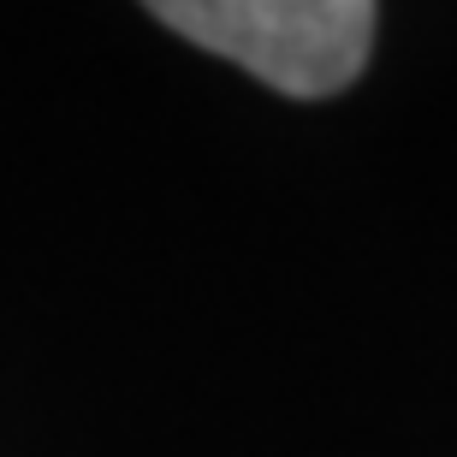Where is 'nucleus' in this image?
Returning a JSON list of instances; mask_svg holds the SVG:
<instances>
[{
	"instance_id": "obj_1",
	"label": "nucleus",
	"mask_w": 457,
	"mask_h": 457,
	"mask_svg": "<svg viewBox=\"0 0 457 457\" xmlns=\"http://www.w3.org/2000/svg\"><path fill=\"white\" fill-rule=\"evenodd\" d=\"M149 12L297 102H321L356 84L380 24L369 0H161Z\"/></svg>"
}]
</instances>
